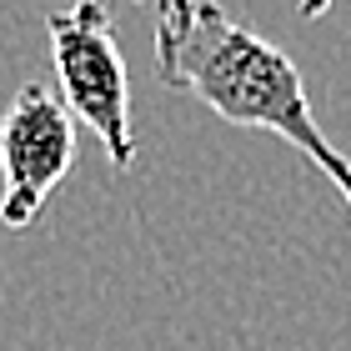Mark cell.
I'll use <instances>...</instances> for the list:
<instances>
[{
    "label": "cell",
    "mask_w": 351,
    "mask_h": 351,
    "mask_svg": "<svg viewBox=\"0 0 351 351\" xmlns=\"http://www.w3.org/2000/svg\"><path fill=\"white\" fill-rule=\"evenodd\" d=\"M156 75L171 90H191L221 121L266 131L301 151L341 191L351 211V161L311 116L301 71L281 45L231 21L216 0H161L156 5Z\"/></svg>",
    "instance_id": "obj_1"
},
{
    "label": "cell",
    "mask_w": 351,
    "mask_h": 351,
    "mask_svg": "<svg viewBox=\"0 0 351 351\" xmlns=\"http://www.w3.org/2000/svg\"><path fill=\"white\" fill-rule=\"evenodd\" d=\"M326 10H331V0H301V15H306V21H322Z\"/></svg>",
    "instance_id": "obj_4"
},
{
    "label": "cell",
    "mask_w": 351,
    "mask_h": 351,
    "mask_svg": "<svg viewBox=\"0 0 351 351\" xmlns=\"http://www.w3.org/2000/svg\"><path fill=\"white\" fill-rule=\"evenodd\" d=\"M71 171H75V116L51 86L25 81L0 116V181H5L0 186V221L10 231H25Z\"/></svg>",
    "instance_id": "obj_3"
},
{
    "label": "cell",
    "mask_w": 351,
    "mask_h": 351,
    "mask_svg": "<svg viewBox=\"0 0 351 351\" xmlns=\"http://www.w3.org/2000/svg\"><path fill=\"white\" fill-rule=\"evenodd\" d=\"M51 66L56 95L81 125L101 136L110 166L125 171L136 161V125H131V75L116 45V25L101 0H75L66 10H51Z\"/></svg>",
    "instance_id": "obj_2"
},
{
    "label": "cell",
    "mask_w": 351,
    "mask_h": 351,
    "mask_svg": "<svg viewBox=\"0 0 351 351\" xmlns=\"http://www.w3.org/2000/svg\"><path fill=\"white\" fill-rule=\"evenodd\" d=\"M136 5H161V0H136Z\"/></svg>",
    "instance_id": "obj_5"
}]
</instances>
